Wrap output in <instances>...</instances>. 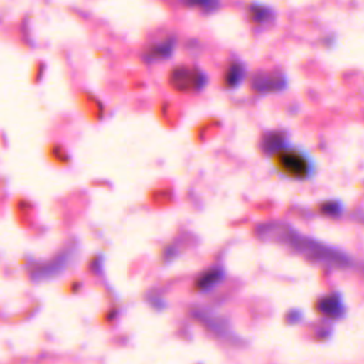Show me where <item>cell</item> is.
I'll use <instances>...</instances> for the list:
<instances>
[{
  "mask_svg": "<svg viewBox=\"0 0 364 364\" xmlns=\"http://www.w3.org/2000/svg\"><path fill=\"white\" fill-rule=\"evenodd\" d=\"M260 240H272L287 246L309 262L318 263L328 269H348L353 259L348 253L320 239L306 236L284 222H266L256 228Z\"/></svg>",
  "mask_w": 364,
  "mask_h": 364,
  "instance_id": "6da1fadb",
  "label": "cell"
},
{
  "mask_svg": "<svg viewBox=\"0 0 364 364\" xmlns=\"http://www.w3.org/2000/svg\"><path fill=\"white\" fill-rule=\"evenodd\" d=\"M274 166L291 179H309L314 172V162L309 154L300 148H284L273 155Z\"/></svg>",
  "mask_w": 364,
  "mask_h": 364,
  "instance_id": "7a4b0ae2",
  "label": "cell"
},
{
  "mask_svg": "<svg viewBox=\"0 0 364 364\" xmlns=\"http://www.w3.org/2000/svg\"><path fill=\"white\" fill-rule=\"evenodd\" d=\"M169 82L176 91H198L206 85V74L199 68L181 65L171 71Z\"/></svg>",
  "mask_w": 364,
  "mask_h": 364,
  "instance_id": "3957f363",
  "label": "cell"
},
{
  "mask_svg": "<svg viewBox=\"0 0 364 364\" xmlns=\"http://www.w3.org/2000/svg\"><path fill=\"white\" fill-rule=\"evenodd\" d=\"M250 87L259 94L280 92L287 87V78L280 71H257L250 78Z\"/></svg>",
  "mask_w": 364,
  "mask_h": 364,
  "instance_id": "277c9868",
  "label": "cell"
},
{
  "mask_svg": "<svg viewBox=\"0 0 364 364\" xmlns=\"http://www.w3.org/2000/svg\"><path fill=\"white\" fill-rule=\"evenodd\" d=\"M192 314L198 321H200L215 336L230 340V341L237 340V337L230 330L229 321L226 318H223V317H220V316H218L212 311L203 310V309H196V310L192 311Z\"/></svg>",
  "mask_w": 364,
  "mask_h": 364,
  "instance_id": "5b68a950",
  "label": "cell"
},
{
  "mask_svg": "<svg viewBox=\"0 0 364 364\" xmlns=\"http://www.w3.org/2000/svg\"><path fill=\"white\" fill-rule=\"evenodd\" d=\"M316 310L323 317L328 320H337L341 318L346 313V304L343 301V296L338 291L328 293L326 296H321L316 301Z\"/></svg>",
  "mask_w": 364,
  "mask_h": 364,
  "instance_id": "8992f818",
  "label": "cell"
},
{
  "mask_svg": "<svg viewBox=\"0 0 364 364\" xmlns=\"http://www.w3.org/2000/svg\"><path fill=\"white\" fill-rule=\"evenodd\" d=\"M73 255L74 250H65L63 252L57 259H54V262L47 263V264H41L38 266L36 270H33L31 277L34 280H47V279H53L54 276H57L58 273H61L73 260Z\"/></svg>",
  "mask_w": 364,
  "mask_h": 364,
  "instance_id": "52a82bcc",
  "label": "cell"
},
{
  "mask_svg": "<svg viewBox=\"0 0 364 364\" xmlns=\"http://www.w3.org/2000/svg\"><path fill=\"white\" fill-rule=\"evenodd\" d=\"M223 279H225V270L220 266L209 267L198 276L195 282V289L198 291H209L213 287H216Z\"/></svg>",
  "mask_w": 364,
  "mask_h": 364,
  "instance_id": "ba28073f",
  "label": "cell"
},
{
  "mask_svg": "<svg viewBox=\"0 0 364 364\" xmlns=\"http://www.w3.org/2000/svg\"><path fill=\"white\" fill-rule=\"evenodd\" d=\"M287 146V138L283 131H269L262 136L260 149L266 155H276Z\"/></svg>",
  "mask_w": 364,
  "mask_h": 364,
  "instance_id": "9c48e42d",
  "label": "cell"
},
{
  "mask_svg": "<svg viewBox=\"0 0 364 364\" xmlns=\"http://www.w3.org/2000/svg\"><path fill=\"white\" fill-rule=\"evenodd\" d=\"M245 75H246L245 64L239 60H235L228 65V68L225 71L223 84H225L226 88L235 90L242 84V81L245 80Z\"/></svg>",
  "mask_w": 364,
  "mask_h": 364,
  "instance_id": "30bf717a",
  "label": "cell"
},
{
  "mask_svg": "<svg viewBox=\"0 0 364 364\" xmlns=\"http://www.w3.org/2000/svg\"><path fill=\"white\" fill-rule=\"evenodd\" d=\"M249 17L253 23L256 24H263L267 21H272L274 17V10L267 6V4H262V3H252L249 6Z\"/></svg>",
  "mask_w": 364,
  "mask_h": 364,
  "instance_id": "8fae6325",
  "label": "cell"
},
{
  "mask_svg": "<svg viewBox=\"0 0 364 364\" xmlns=\"http://www.w3.org/2000/svg\"><path fill=\"white\" fill-rule=\"evenodd\" d=\"M175 50V38L169 37V38H165L162 40L161 43H156L154 44L148 53H146V57L151 58V60H162V58H168L172 55Z\"/></svg>",
  "mask_w": 364,
  "mask_h": 364,
  "instance_id": "7c38bea8",
  "label": "cell"
},
{
  "mask_svg": "<svg viewBox=\"0 0 364 364\" xmlns=\"http://www.w3.org/2000/svg\"><path fill=\"white\" fill-rule=\"evenodd\" d=\"M318 209L320 212L324 215V216H331V218H337L343 213L344 210V206H343V202L338 200V199H328V200H324L318 205Z\"/></svg>",
  "mask_w": 364,
  "mask_h": 364,
  "instance_id": "4fadbf2b",
  "label": "cell"
},
{
  "mask_svg": "<svg viewBox=\"0 0 364 364\" xmlns=\"http://www.w3.org/2000/svg\"><path fill=\"white\" fill-rule=\"evenodd\" d=\"M330 334H331V326L328 323H320L314 328V337L317 340H326L330 337Z\"/></svg>",
  "mask_w": 364,
  "mask_h": 364,
  "instance_id": "5bb4252c",
  "label": "cell"
},
{
  "mask_svg": "<svg viewBox=\"0 0 364 364\" xmlns=\"http://www.w3.org/2000/svg\"><path fill=\"white\" fill-rule=\"evenodd\" d=\"M301 318H303V313H301V310H299V309H291V310H289L287 314H286V317H284V320H286L289 324H297L299 321H301Z\"/></svg>",
  "mask_w": 364,
  "mask_h": 364,
  "instance_id": "9a60e30c",
  "label": "cell"
}]
</instances>
